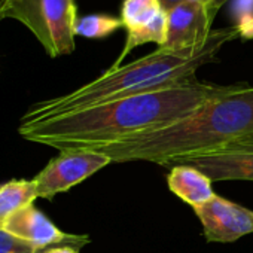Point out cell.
<instances>
[{
  "mask_svg": "<svg viewBox=\"0 0 253 253\" xmlns=\"http://www.w3.org/2000/svg\"><path fill=\"white\" fill-rule=\"evenodd\" d=\"M241 85L195 81L46 119L21 118L18 133L29 142L60 152L100 151L130 137L161 130Z\"/></svg>",
  "mask_w": 253,
  "mask_h": 253,
  "instance_id": "1",
  "label": "cell"
},
{
  "mask_svg": "<svg viewBox=\"0 0 253 253\" xmlns=\"http://www.w3.org/2000/svg\"><path fill=\"white\" fill-rule=\"evenodd\" d=\"M249 136H253V86L243 84L169 126L97 152L109 157L112 163L148 161L171 167L223 152Z\"/></svg>",
  "mask_w": 253,
  "mask_h": 253,
  "instance_id": "2",
  "label": "cell"
},
{
  "mask_svg": "<svg viewBox=\"0 0 253 253\" xmlns=\"http://www.w3.org/2000/svg\"><path fill=\"white\" fill-rule=\"evenodd\" d=\"M238 36H241L238 27H228L214 30L210 38L197 48L183 51L158 48L137 61L110 67L97 79L69 94L33 104L21 118L46 119L126 97L195 82L197 70L209 63H214L222 46Z\"/></svg>",
  "mask_w": 253,
  "mask_h": 253,
  "instance_id": "3",
  "label": "cell"
},
{
  "mask_svg": "<svg viewBox=\"0 0 253 253\" xmlns=\"http://www.w3.org/2000/svg\"><path fill=\"white\" fill-rule=\"evenodd\" d=\"M6 18L24 24L52 58L75 51V0H6L0 20Z\"/></svg>",
  "mask_w": 253,
  "mask_h": 253,
  "instance_id": "4",
  "label": "cell"
},
{
  "mask_svg": "<svg viewBox=\"0 0 253 253\" xmlns=\"http://www.w3.org/2000/svg\"><path fill=\"white\" fill-rule=\"evenodd\" d=\"M109 164H112V160L97 151L61 152L33 179L38 198L52 200L55 195L67 192Z\"/></svg>",
  "mask_w": 253,
  "mask_h": 253,
  "instance_id": "5",
  "label": "cell"
},
{
  "mask_svg": "<svg viewBox=\"0 0 253 253\" xmlns=\"http://www.w3.org/2000/svg\"><path fill=\"white\" fill-rule=\"evenodd\" d=\"M2 229L39 250L57 246H70L79 250L91 241L88 235L61 231L33 204L14 213L3 223Z\"/></svg>",
  "mask_w": 253,
  "mask_h": 253,
  "instance_id": "6",
  "label": "cell"
},
{
  "mask_svg": "<svg viewBox=\"0 0 253 253\" xmlns=\"http://www.w3.org/2000/svg\"><path fill=\"white\" fill-rule=\"evenodd\" d=\"M192 210L210 243H232L253 232V211L219 195Z\"/></svg>",
  "mask_w": 253,
  "mask_h": 253,
  "instance_id": "7",
  "label": "cell"
},
{
  "mask_svg": "<svg viewBox=\"0 0 253 253\" xmlns=\"http://www.w3.org/2000/svg\"><path fill=\"white\" fill-rule=\"evenodd\" d=\"M214 17L201 5L185 2L167 11V38L161 49L183 51L201 46L213 33Z\"/></svg>",
  "mask_w": 253,
  "mask_h": 253,
  "instance_id": "8",
  "label": "cell"
},
{
  "mask_svg": "<svg viewBox=\"0 0 253 253\" xmlns=\"http://www.w3.org/2000/svg\"><path fill=\"white\" fill-rule=\"evenodd\" d=\"M211 182L252 180L253 182V152H219L188 161Z\"/></svg>",
  "mask_w": 253,
  "mask_h": 253,
  "instance_id": "9",
  "label": "cell"
},
{
  "mask_svg": "<svg viewBox=\"0 0 253 253\" xmlns=\"http://www.w3.org/2000/svg\"><path fill=\"white\" fill-rule=\"evenodd\" d=\"M169 169V189L192 209L209 203L216 195L213 192L210 177L198 169L189 164H176Z\"/></svg>",
  "mask_w": 253,
  "mask_h": 253,
  "instance_id": "10",
  "label": "cell"
},
{
  "mask_svg": "<svg viewBox=\"0 0 253 253\" xmlns=\"http://www.w3.org/2000/svg\"><path fill=\"white\" fill-rule=\"evenodd\" d=\"M36 198L38 189L33 179H14L0 185V228L14 213L33 204Z\"/></svg>",
  "mask_w": 253,
  "mask_h": 253,
  "instance_id": "11",
  "label": "cell"
},
{
  "mask_svg": "<svg viewBox=\"0 0 253 253\" xmlns=\"http://www.w3.org/2000/svg\"><path fill=\"white\" fill-rule=\"evenodd\" d=\"M166 38H167V12L163 9L148 24L133 29V30H126V41H125L124 49L121 51L119 57L116 58L112 67H119L121 61L134 48L140 45L157 43L158 48H161L166 42Z\"/></svg>",
  "mask_w": 253,
  "mask_h": 253,
  "instance_id": "12",
  "label": "cell"
},
{
  "mask_svg": "<svg viewBox=\"0 0 253 253\" xmlns=\"http://www.w3.org/2000/svg\"><path fill=\"white\" fill-rule=\"evenodd\" d=\"M124 27L121 18L106 14H89L78 17L75 21V36L86 39H103Z\"/></svg>",
  "mask_w": 253,
  "mask_h": 253,
  "instance_id": "13",
  "label": "cell"
},
{
  "mask_svg": "<svg viewBox=\"0 0 253 253\" xmlns=\"http://www.w3.org/2000/svg\"><path fill=\"white\" fill-rule=\"evenodd\" d=\"M161 11L160 0H124L121 20L126 30H133L148 24Z\"/></svg>",
  "mask_w": 253,
  "mask_h": 253,
  "instance_id": "14",
  "label": "cell"
},
{
  "mask_svg": "<svg viewBox=\"0 0 253 253\" xmlns=\"http://www.w3.org/2000/svg\"><path fill=\"white\" fill-rule=\"evenodd\" d=\"M42 250L0 228V253H41Z\"/></svg>",
  "mask_w": 253,
  "mask_h": 253,
  "instance_id": "15",
  "label": "cell"
},
{
  "mask_svg": "<svg viewBox=\"0 0 253 253\" xmlns=\"http://www.w3.org/2000/svg\"><path fill=\"white\" fill-rule=\"evenodd\" d=\"M189 2H194V3H198L201 5L204 9H207L213 17H216V14L219 12V9L228 3L229 0H189Z\"/></svg>",
  "mask_w": 253,
  "mask_h": 253,
  "instance_id": "16",
  "label": "cell"
},
{
  "mask_svg": "<svg viewBox=\"0 0 253 253\" xmlns=\"http://www.w3.org/2000/svg\"><path fill=\"white\" fill-rule=\"evenodd\" d=\"M223 152H253V136H249L235 142Z\"/></svg>",
  "mask_w": 253,
  "mask_h": 253,
  "instance_id": "17",
  "label": "cell"
},
{
  "mask_svg": "<svg viewBox=\"0 0 253 253\" xmlns=\"http://www.w3.org/2000/svg\"><path fill=\"white\" fill-rule=\"evenodd\" d=\"M41 253H79V250L75 247H70V246H57V247L45 249Z\"/></svg>",
  "mask_w": 253,
  "mask_h": 253,
  "instance_id": "18",
  "label": "cell"
},
{
  "mask_svg": "<svg viewBox=\"0 0 253 253\" xmlns=\"http://www.w3.org/2000/svg\"><path fill=\"white\" fill-rule=\"evenodd\" d=\"M160 2H161L163 9L167 12V11H170L171 8H174L176 5H179V3L185 2V0H160Z\"/></svg>",
  "mask_w": 253,
  "mask_h": 253,
  "instance_id": "19",
  "label": "cell"
},
{
  "mask_svg": "<svg viewBox=\"0 0 253 253\" xmlns=\"http://www.w3.org/2000/svg\"><path fill=\"white\" fill-rule=\"evenodd\" d=\"M5 2H6V0H0V11H2V8H3V5H5Z\"/></svg>",
  "mask_w": 253,
  "mask_h": 253,
  "instance_id": "20",
  "label": "cell"
}]
</instances>
